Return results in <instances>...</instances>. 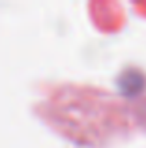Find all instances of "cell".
Masks as SVG:
<instances>
[]
</instances>
